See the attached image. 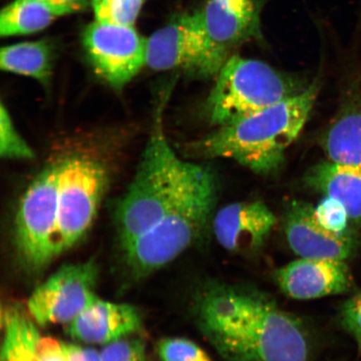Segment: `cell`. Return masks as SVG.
Here are the masks:
<instances>
[{
    "label": "cell",
    "instance_id": "6da1fadb",
    "mask_svg": "<svg viewBox=\"0 0 361 361\" xmlns=\"http://www.w3.org/2000/svg\"><path fill=\"white\" fill-rule=\"evenodd\" d=\"M194 316L226 361H308L302 324L258 288L207 282L197 293Z\"/></svg>",
    "mask_w": 361,
    "mask_h": 361
},
{
    "label": "cell",
    "instance_id": "7a4b0ae2",
    "mask_svg": "<svg viewBox=\"0 0 361 361\" xmlns=\"http://www.w3.org/2000/svg\"><path fill=\"white\" fill-rule=\"evenodd\" d=\"M320 80L303 92L192 143L194 157L229 158L256 173L268 174L281 166L288 147L309 118L317 99Z\"/></svg>",
    "mask_w": 361,
    "mask_h": 361
},
{
    "label": "cell",
    "instance_id": "3957f363",
    "mask_svg": "<svg viewBox=\"0 0 361 361\" xmlns=\"http://www.w3.org/2000/svg\"><path fill=\"white\" fill-rule=\"evenodd\" d=\"M161 108L133 182L116 211L121 247L151 230L178 201L186 185L192 162L176 154L166 140Z\"/></svg>",
    "mask_w": 361,
    "mask_h": 361
},
{
    "label": "cell",
    "instance_id": "277c9868",
    "mask_svg": "<svg viewBox=\"0 0 361 361\" xmlns=\"http://www.w3.org/2000/svg\"><path fill=\"white\" fill-rule=\"evenodd\" d=\"M216 200L214 173L207 166L192 164L186 185L169 213L155 227L123 248L133 276L145 277L164 267L201 238Z\"/></svg>",
    "mask_w": 361,
    "mask_h": 361
},
{
    "label": "cell",
    "instance_id": "5b68a950",
    "mask_svg": "<svg viewBox=\"0 0 361 361\" xmlns=\"http://www.w3.org/2000/svg\"><path fill=\"white\" fill-rule=\"evenodd\" d=\"M267 63L230 56L216 75L204 110L212 125L228 126L297 96L305 89Z\"/></svg>",
    "mask_w": 361,
    "mask_h": 361
},
{
    "label": "cell",
    "instance_id": "8992f818",
    "mask_svg": "<svg viewBox=\"0 0 361 361\" xmlns=\"http://www.w3.org/2000/svg\"><path fill=\"white\" fill-rule=\"evenodd\" d=\"M106 183L105 166L92 157L72 155L58 161L55 256L69 250L87 233L97 215Z\"/></svg>",
    "mask_w": 361,
    "mask_h": 361
},
{
    "label": "cell",
    "instance_id": "52a82bcc",
    "mask_svg": "<svg viewBox=\"0 0 361 361\" xmlns=\"http://www.w3.org/2000/svg\"><path fill=\"white\" fill-rule=\"evenodd\" d=\"M228 59L211 42L197 10L175 15L147 39V66L153 71L182 70L209 78Z\"/></svg>",
    "mask_w": 361,
    "mask_h": 361
},
{
    "label": "cell",
    "instance_id": "ba28073f",
    "mask_svg": "<svg viewBox=\"0 0 361 361\" xmlns=\"http://www.w3.org/2000/svg\"><path fill=\"white\" fill-rule=\"evenodd\" d=\"M58 214V161L36 176L23 195L16 219V245L23 265L39 272L51 262Z\"/></svg>",
    "mask_w": 361,
    "mask_h": 361
},
{
    "label": "cell",
    "instance_id": "9c48e42d",
    "mask_svg": "<svg viewBox=\"0 0 361 361\" xmlns=\"http://www.w3.org/2000/svg\"><path fill=\"white\" fill-rule=\"evenodd\" d=\"M81 40L96 73L115 90L123 89L147 66V39L135 26L94 20Z\"/></svg>",
    "mask_w": 361,
    "mask_h": 361
},
{
    "label": "cell",
    "instance_id": "30bf717a",
    "mask_svg": "<svg viewBox=\"0 0 361 361\" xmlns=\"http://www.w3.org/2000/svg\"><path fill=\"white\" fill-rule=\"evenodd\" d=\"M98 269L93 261L66 264L35 288L29 312L39 326L70 323L96 302Z\"/></svg>",
    "mask_w": 361,
    "mask_h": 361
},
{
    "label": "cell",
    "instance_id": "8fae6325",
    "mask_svg": "<svg viewBox=\"0 0 361 361\" xmlns=\"http://www.w3.org/2000/svg\"><path fill=\"white\" fill-rule=\"evenodd\" d=\"M267 0H202L197 8L211 42L229 58L251 42H264L262 12Z\"/></svg>",
    "mask_w": 361,
    "mask_h": 361
},
{
    "label": "cell",
    "instance_id": "7c38bea8",
    "mask_svg": "<svg viewBox=\"0 0 361 361\" xmlns=\"http://www.w3.org/2000/svg\"><path fill=\"white\" fill-rule=\"evenodd\" d=\"M314 207L303 201L288 203L284 233L288 246L300 258L345 261L355 255L358 239L350 231L336 234L323 228L314 219Z\"/></svg>",
    "mask_w": 361,
    "mask_h": 361
},
{
    "label": "cell",
    "instance_id": "4fadbf2b",
    "mask_svg": "<svg viewBox=\"0 0 361 361\" xmlns=\"http://www.w3.org/2000/svg\"><path fill=\"white\" fill-rule=\"evenodd\" d=\"M275 281L284 295L307 300L341 295L353 288L345 261L301 258L279 269Z\"/></svg>",
    "mask_w": 361,
    "mask_h": 361
},
{
    "label": "cell",
    "instance_id": "5bb4252c",
    "mask_svg": "<svg viewBox=\"0 0 361 361\" xmlns=\"http://www.w3.org/2000/svg\"><path fill=\"white\" fill-rule=\"evenodd\" d=\"M276 223V216L264 202H236L216 214L213 228L225 250L247 254L264 245Z\"/></svg>",
    "mask_w": 361,
    "mask_h": 361
},
{
    "label": "cell",
    "instance_id": "9a60e30c",
    "mask_svg": "<svg viewBox=\"0 0 361 361\" xmlns=\"http://www.w3.org/2000/svg\"><path fill=\"white\" fill-rule=\"evenodd\" d=\"M141 324V316L133 306L98 299L66 324V331L76 341L107 345L137 332Z\"/></svg>",
    "mask_w": 361,
    "mask_h": 361
},
{
    "label": "cell",
    "instance_id": "2e32d148",
    "mask_svg": "<svg viewBox=\"0 0 361 361\" xmlns=\"http://www.w3.org/2000/svg\"><path fill=\"white\" fill-rule=\"evenodd\" d=\"M305 182L324 197L341 202L351 222L361 224V169L324 161L308 171Z\"/></svg>",
    "mask_w": 361,
    "mask_h": 361
},
{
    "label": "cell",
    "instance_id": "e0dca14e",
    "mask_svg": "<svg viewBox=\"0 0 361 361\" xmlns=\"http://www.w3.org/2000/svg\"><path fill=\"white\" fill-rule=\"evenodd\" d=\"M329 161L361 169V102L346 105L323 134Z\"/></svg>",
    "mask_w": 361,
    "mask_h": 361
},
{
    "label": "cell",
    "instance_id": "ac0fdd59",
    "mask_svg": "<svg viewBox=\"0 0 361 361\" xmlns=\"http://www.w3.org/2000/svg\"><path fill=\"white\" fill-rule=\"evenodd\" d=\"M54 47L47 39L7 45L0 51V67L10 73L27 76L47 85L51 81Z\"/></svg>",
    "mask_w": 361,
    "mask_h": 361
},
{
    "label": "cell",
    "instance_id": "d6986e66",
    "mask_svg": "<svg viewBox=\"0 0 361 361\" xmlns=\"http://www.w3.org/2000/svg\"><path fill=\"white\" fill-rule=\"evenodd\" d=\"M62 16L43 0H13L0 13V35L11 37L37 33Z\"/></svg>",
    "mask_w": 361,
    "mask_h": 361
},
{
    "label": "cell",
    "instance_id": "ffe728a7",
    "mask_svg": "<svg viewBox=\"0 0 361 361\" xmlns=\"http://www.w3.org/2000/svg\"><path fill=\"white\" fill-rule=\"evenodd\" d=\"M146 0H90L94 20L106 24L135 26Z\"/></svg>",
    "mask_w": 361,
    "mask_h": 361
},
{
    "label": "cell",
    "instance_id": "44dd1931",
    "mask_svg": "<svg viewBox=\"0 0 361 361\" xmlns=\"http://www.w3.org/2000/svg\"><path fill=\"white\" fill-rule=\"evenodd\" d=\"M0 154L13 160H31L35 157L32 148L18 132L4 104L0 111Z\"/></svg>",
    "mask_w": 361,
    "mask_h": 361
},
{
    "label": "cell",
    "instance_id": "7402d4cb",
    "mask_svg": "<svg viewBox=\"0 0 361 361\" xmlns=\"http://www.w3.org/2000/svg\"><path fill=\"white\" fill-rule=\"evenodd\" d=\"M316 222L327 231L343 234L350 231V216L344 205L332 197H324L314 207Z\"/></svg>",
    "mask_w": 361,
    "mask_h": 361
},
{
    "label": "cell",
    "instance_id": "603a6c76",
    "mask_svg": "<svg viewBox=\"0 0 361 361\" xmlns=\"http://www.w3.org/2000/svg\"><path fill=\"white\" fill-rule=\"evenodd\" d=\"M162 361H213L195 343L183 338H166L158 345Z\"/></svg>",
    "mask_w": 361,
    "mask_h": 361
},
{
    "label": "cell",
    "instance_id": "cb8c5ba5",
    "mask_svg": "<svg viewBox=\"0 0 361 361\" xmlns=\"http://www.w3.org/2000/svg\"><path fill=\"white\" fill-rule=\"evenodd\" d=\"M102 361H146V347L141 338H120L104 347Z\"/></svg>",
    "mask_w": 361,
    "mask_h": 361
},
{
    "label": "cell",
    "instance_id": "d4e9b609",
    "mask_svg": "<svg viewBox=\"0 0 361 361\" xmlns=\"http://www.w3.org/2000/svg\"><path fill=\"white\" fill-rule=\"evenodd\" d=\"M340 320L341 326L354 338L361 352V292L342 305Z\"/></svg>",
    "mask_w": 361,
    "mask_h": 361
},
{
    "label": "cell",
    "instance_id": "484cf974",
    "mask_svg": "<svg viewBox=\"0 0 361 361\" xmlns=\"http://www.w3.org/2000/svg\"><path fill=\"white\" fill-rule=\"evenodd\" d=\"M39 361H68L62 350L61 343L49 337H40L37 344Z\"/></svg>",
    "mask_w": 361,
    "mask_h": 361
},
{
    "label": "cell",
    "instance_id": "4316f807",
    "mask_svg": "<svg viewBox=\"0 0 361 361\" xmlns=\"http://www.w3.org/2000/svg\"><path fill=\"white\" fill-rule=\"evenodd\" d=\"M61 345L68 361H102L101 353L96 350L66 343Z\"/></svg>",
    "mask_w": 361,
    "mask_h": 361
},
{
    "label": "cell",
    "instance_id": "83f0119b",
    "mask_svg": "<svg viewBox=\"0 0 361 361\" xmlns=\"http://www.w3.org/2000/svg\"><path fill=\"white\" fill-rule=\"evenodd\" d=\"M55 8L63 16L83 11L88 6V0H43Z\"/></svg>",
    "mask_w": 361,
    "mask_h": 361
}]
</instances>
